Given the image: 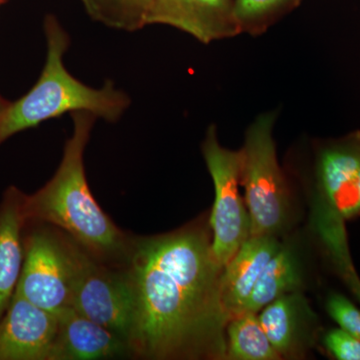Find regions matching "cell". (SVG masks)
<instances>
[{"label":"cell","instance_id":"cell-1","mask_svg":"<svg viewBox=\"0 0 360 360\" xmlns=\"http://www.w3.org/2000/svg\"><path fill=\"white\" fill-rule=\"evenodd\" d=\"M212 245L210 221L203 219L167 233L134 236L127 264L136 303L134 359H226L224 269Z\"/></svg>","mask_w":360,"mask_h":360},{"label":"cell","instance_id":"cell-2","mask_svg":"<svg viewBox=\"0 0 360 360\" xmlns=\"http://www.w3.org/2000/svg\"><path fill=\"white\" fill-rule=\"evenodd\" d=\"M96 116L72 113L73 134L53 177L37 193L23 198L26 224H51L70 236L103 264H129L134 236L120 229L92 195L85 176L84 155Z\"/></svg>","mask_w":360,"mask_h":360},{"label":"cell","instance_id":"cell-3","mask_svg":"<svg viewBox=\"0 0 360 360\" xmlns=\"http://www.w3.org/2000/svg\"><path fill=\"white\" fill-rule=\"evenodd\" d=\"M47 58L39 82L32 90L0 112V144L9 137L45 120L65 113H91L110 122L120 120L129 108L124 92L108 82L94 89L75 79L63 65L70 39L58 21L49 16L45 22Z\"/></svg>","mask_w":360,"mask_h":360},{"label":"cell","instance_id":"cell-4","mask_svg":"<svg viewBox=\"0 0 360 360\" xmlns=\"http://www.w3.org/2000/svg\"><path fill=\"white\" fill-rule=\"evenodd\" d=\"M277 115H258L241 148L240 186L250 219V236H276L288 220L290 191L277 161L274 127Z\"/></svg>","mask_w":360,"mask_h":360},{"label":"cell","instance_id":"cell-5","mask_svg":"<svg viewBox=\"0 0 360 360\" xmlns=\"http://www.w3.org/2000/svg\"><path fill=\"white\" fill-rule=\"evenodd\" d=\"M77 243L51 224H26L16 293L54 315L71 307Z\"/></svg>","mask_w":360,"mask_h":360},{"label":"cell","instance_id":"cell-6","mask_svg":"<svg viewBox=\"0 0 360 360\" xmlns=\"http://www.w3.org/2000/svg\"><path fill=\"white\" fill-rule=\"evenodd\" d=\"M71 309L110 329L130 347L136 303L127 265L113 266L99 262L77 245Z\"/></svg>","mask_w":360,"mask_h":360},{"label":"cell","instance_id":"cell-7","mask_svg":"<svg viewBox=\"0 0 360 360\" xmlns=\"http://www.w3.org/2000/svg\"><path fill=\"white\" fill-rule=\"evenodd\" d=\"M202 155L213 184L215 198L210 214L212 255L224 269L240 246L250 238V219L239 193L243 153L220 146L215 125H210L202 143Z\"/></svg>","mask_w":360,"mask_h":360},{"label":"cell","instance_id":"cell-8","mask_svg":"<svg viewBox=\"0 0 360 360\" xmlns=\"http://www.w3.org/2000/svg\"><path fill=\"white\" fill-rule=\"evenodd\" d=\"M315 208L343 221L360 217V130L317 146Z\"/></svg>","mask_w":360,"mask_h":360},{"label":"cell","instance_id":"cell-9","mask_svg":"<svg viewBox=\"0 0 360 360\" xmlns=\"http://www.w3.org/2000/svg\"><path fill=\"white\" fill-rule=\"evenodd\" d=\"M58 316L15 292L0 319V360H49Z\"/></svg>","mask_w":360,"mask_h":360},{"label":"cell","instance_id":"cell-10","mask_svg":"<svg viewBox=\"0 0 360 360\" xmlns=\"http://www.w3.org/2000/svg\"><path fill=\"white\" fill-rule=\"evenodd\" d=\"M148 25L172 26L205 44L239 34L233 0H153Z\"/></svg>","mask_w":360,"mask_h":360},{"label":"cell","instance_id":"cell-11","mask_svg":"<svg viewBox=\"0 0 360 360\" xmlns=\"http://www.w3.org/2000/svg\"><path fill=\"white\" fill-rule=\"evenodd\" d=\"M49 360L134 359L129 343L73 309L60 312Z\"/></svg>","mask_w":360,"mask_h":360},{"label":"cell","instance_id":"cell-12","mask_svg":"<svg viewBox=\"0 0 360 360\" xmlns=\"http://www.w3.org/2000/svg\"><path fill=\"white\" fill-rule=\"evenodd\" d=\"M281 245L276 236H250L224 267L220 297L229 321L245 312L258 278Z\"/></svg>","mask_w":360,"mask_h":360},{"label":"cell","instance_id":"cell-13","mask_svg":"<svg viewBox=\"0 0 360 360\" xmlns=\"http://www.w3.org/2000/svg\"><path fill=\"white\" fill-rule=\"evenodd\" d=\"M23 198L22 191L11 186L0 202V319L15 295L25 259Z\"/></svg>","mask_w":360,"mask_h":360},{"label":"cell","instance_id":"cell-14","mask_svg":"<svg viewBox=\"0 0 360 360\" xmlns=\"http://www.w3.org/2000/svg\"><path fill=\"white\" fill-rule=\"evenodd\" d=\"M257 317L281 357L296 354L305 331L309 333L316 319L300 291L276 298L264 307Z\"/></svg>","mask_w":360,"mask_h":360},{"label":"cell","instance_id":"cell-15","mask_svg":"<svg viewBox=\"0 0 360 360\" xmlns=\"http://www.w3.org/2000/svg\"><path fill=\"white\" fill-rule=\"evenodd\" d=\"M302 286V269L296 251L283 243L258 278L245 311L257 314L269 303L288 293L300 291Z\"/></svg>","mask_w":360,"mask_h":360},{"label":"cell","instance_id":"cell-16","mask_svg":"<svg viewBox=\"0 0 360 360\" xmlns=\"http://www.w3.org/2000/svg\"><path fill=\"white\" fill-rule=\"evenodd\" d=\"M281 355L270 343L257 314L245 311L232 317L226 326V359L278 360Z\"/></svg>","mask_w":360,"mask_h":360},{"label":"cell","instance_id":"cell-17","mask_svg":"<svg viewBox=\"0 0 360 360\" xmlns=\"http://www.w3.org/2000/svg\"><path fill=\"white\" fill-rule=\"evenodd\" d=\"M302 0H233V18L239 34L259 37L286 14L295 11Z\"/></svg>","mask_w":360,"mask_h":360},{"label":"cell","instance_id":"cell-18","mask_svg":"<svg viewBox=\"0 0 360 360\" xmlns=\"http://www.w3.org/2000/svg\"><path fill=\"white\" fill-rule=\"evenodd\" d=\"M94 20L116 30L135 32L146 25L153 0H82Z\"/></svg>","mask_w":360,"mask_h":360},{"label":"cell","instance_id":"cell-19","mask_svg":"<svg viewBox=\"0 0 360 360\" xmlns=\"http://www.w3.org/2000/svg\"><path fill=\"white\" fill-rule=\"evenodd\" d=\"M315 229L338 276L360 303V278L350 257L345 222H321Z\"/></svg>","mask_w":360,"mask_h":360},{"label":"cell","instance_id":"cell-20","mask_svg":"<svg viewBox=\"0 0 360 360\" xmlns=\"http://www.w3.org/2000/svg\"><path fill=\"white\" fill-rule=\"evenodd\" d=\"M326 309L340 329L360 340V309L352 300L341 293H329Z\"/></svg>","mask_w":360,"mask_h":360},{"label":"cell","instance_id":"cell-21","mask_svg":"<svg viewBox=\"0 0 360 360\" xmlns=\"http://www.w3.org/2000/svg\"><path fill=\"white\" fill-rule=\"evenodd\" d=\"M322 342L335 359L360 360V340L340 328L328 330Z\"/></svg>","mask_w":360,"mask_h":360},{"label":"cell","instance_id":"cell-22","mask_svg":"<svg viewBox=\"0 0 360 360\" xmlns=\"http://www.w3.org/2000/svg\"><path fill=\"white\" fill-rule=\"evenodd\" d=\"M7 104H8V103H6L4 99H2L1 97H0V112L6 108Z\"/></svg>","mask_w":360,"mask_h":360}]
</instances>
